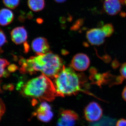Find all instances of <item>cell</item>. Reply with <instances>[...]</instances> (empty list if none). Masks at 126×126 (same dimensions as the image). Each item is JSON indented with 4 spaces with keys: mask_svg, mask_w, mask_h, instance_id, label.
<instances>
[{
    "mask_svg": "<svg viewBox=\"0 0 126 126\" xmlns=\"http://www.w3.org/2000/svg\"><path fill=\"white\" fill-rule=\"evenodd\" d=\"M107 37L102 28H93L88 31L86 33V38L88 41L92 45H102Z\"/></svg>",
    "mask_w": 126,
    "mask_h": 126,
    "instance_id": "cell-5",
    "label": "cell"
},
{
    "mask_svg": "<svg viewBox=\"0 0 126 126\" xmlns=\"http://www.w3.org/2000/svg\"><path fill=\"white\" fill-rule=\"evenodd\" d=\"M102 28L105 32L107 37H110L114 32V28L112 24H106L103 26Z\"/></svg>",
    "mask_w": 126,
    "mask_h": 126,
    "instance_id": "cell-16",
    "label": "cell"
},
{
    "mask_svg": "<svg viewBox=\"0 0 126 126\" xmlns=\"http://www.w3.org/2000/svg\"><path fill=\"white\" fill-rule=\"evenodd\" d=\"M11 36L12 41L17 45L25 43L28 37L27 31L23 26L14 29L11 32Z\"/></svg>",
    "mask_w": 126,
    "mask_h": 126,
    "instance_id": "cell-10",
    "label": "cell"
},
{
    "mask_svg": "<svg viewBox=\"0 0 126 126\" xmlns=\"http://www.w3.org/2000/svg\"><path fill=\"white\" fill-rule=\"evenodd\" d=\"M116 121L107 116H104L100 121L90 124L89 126H115Z\"/></svg>",
    "mask_w": 126,
    "mask_h": 126,
    "instance_id": "cell-14",
    "label": "cell"
},
{
    "mask_svg": "<svg viewBox=\"0 0 126 126\" xmlns=\"http://www.w3.org/2000/svg\"><path fill=\"white\" fill-rule=\"evenodd\" d=\"M10 63L5 59H0V78L3 77L5 68L9 65Z\"/></svg>",
    "mask_w": 126,
    "mask_h": 126,
    "instance_id": "cell-17",
    "label": "cell"
},
{
    "mask_svg": "<svg viewBox=\"0 0 126 126\" xmlns=\"http://www.w3.org/2000/svg\"><path fill=\"white\" fill-rule=\"evenodd\" d=\"M5 34L2 30L0 29V48L7 43Z\"/></svg>",
    "mask_w": 126,
    "mask_h": 126,
    "instance_id": "cell-18",
    "label": "cell"
},
{
    "mask_svg": "<svg viewBox=\"0 0 126 126\" xmlns=\"http://www.w3.org/2000/svg\"><path fill=\"white\" fill-rule=\"evenodd\" d=\"M14 13L9 9H3L0 10V25L6 26L10 24L14 20Z\"/></svg>",
    "mask_w": 126,
    "mask_h": 126,
    "instance_id": "cell-12",
    "label": "cell"
},
{
    "mask_svg": "<svg viewBox=\"0 0 126 126\" xmlns=\"http://www.w3.org/2000/svg\"><path fill=\"white\" fill-rule=\"evenodd\" d=\"M6 108L5 104L2 99L0 98V121L5 112Z\"/></svg>",
    "mask_w": 126,
    "mask_h": 126,
    "instance_id": "cell-19",
    "label": "cell"
},
{
    "mask_svg": "<svg viewBox=\"0 0 126 126\" xmlns=\"http://www.w3.org/2000/svg\"><path fill=\"white\" fill-rule=\"evenodd\" d=\"M119 63L116 59H115L113 61L112 64V67L114 68H116L118 67H119Z\"/></svg>",
    "mask_w": 126,
    "mask_h": 126,
    "instance_id": "cell-24",
    "label": "cell"
},
{
    "mask_svg": "<svg viewBox=\"0 0 126 126\" xmlns=\"http://www.w3.org/2000/svg\"><path fill=\"white\" fill-rule=\"evenodd\" d=\"M17 66L15 64H12L9 65L8 68V71L10 72H14L18 69Z\"/></svg>",
    "mask_w": 126,
    "mask_h": 126,
    "instance_id": "cell-23",
    "label": "cell"
},
{
    "mask_svg": "<svg viewBox=\"0 0 126 126\" xmlns=\"http://www.w3.org/2000/svg\"><path fill=\"white\" fill-rule=\"evenodd\" d=\"M122 4L121 0H105L104 9L108 15H116L121 11Z\"/></svg>",
    "mask_w": 126,
    "mask_h": 126,
    "instance_id": "cell-11",
    "label": "cell"
},
{
    "mask_svg": "<svg viewBox=\"0 0 126 126\" xmlns=\"http://www.w3.org/2000/svg\"><path fill=\"white\" fill-rule=\"evenodd\" d=\"M122 96L124 101L126 102V86L124 88L122 93Z\"/></svg>",
    "mask_w": 126,
    "mask_h": 126,
    "instance_id": "cell-25",
    "label": "cell"
},
{
    "mask_svg": "<svg viewBox=\"0 0 126 126\" xmlns=\"http://www.w3.org/2000/svg\"><path fill=\"white\" fill-rule=\"evenodd\" d=\"M19 63L21 66L20 69L21 73L32 74L40 72L52 78L57 76L63 65L61 58L51 52L37 54L27 60L21 59Z\"/></svg>",
    "mask_w": 126,
    "mask_h": 126,
    "instance_id": "cell-1",
    "label": "cell"
},
{
    "mask_svg": "<svg viewBox=\"0 0 126 126\" xmlns=\"http://www.w3.org/2000/svg\"><path fill=\"white\" fill-rule=\"evenodd\" d=\"M116 126H126V119H119L117 123Z\"/></svg>",
    "mask_w": 126,
    "mask_h": 126,
    "instance_id": "cell-22",
    "label": "cell"
},
{
    "mask_svg": "<svg viewBox=\"0 0 126 126\" xmlns=\"http://www.w3.org/2000/svg\"><path fill=\"white\" fill-rule=\"evenodd\" d=\"M84 115L85 118L88 121H96L102 116V109L97 103L91 102L84 109Z\"/></svg>",
    "mask_w": 126,
    "mask_h": 126,
    "instance_id": "cell-4",
    "label": "cell"
},
{
    "mask_svg": "<svg viewBox=\"0 0 126 126\" xmlns=\"http://www.w3.org/2000/svg\"><path fill=\"white\" fill-rule=\"evenodd\" d=\"M31 46L32 49L37 54L46 53L49 52L50 48L48 41L44 37H38L34 39Z\"/></svg>",
    "mask_w": 126,
    "mask_h": 126,
    "instance_id": "cell-9",
    "label": "cell"
},
{
    "mask_svg": "<svg viewBox=\"0 0 126 126\" xmlns=\"http://www.w3.org/2000/svg\"><path fill=\"white\" fill-rule=\"evenodd\" d=\"M21 93L25 96L40 101H52L59 96L54 84L44 74L28 81L23 86Z\"/></svg>",
    "mask_w": 126,
    "mask_h": 126,
    "instance_id": "cell-3",
    "label": "cell"
},
{
    "mask_svg": "<svg viewBox=\"0 0 126 126\" xmlns=\"http://www.w3.org/2000/svg\"><path fill=\"white\" fill-rule=\"evenodd\" d=\"M120 72L122 76L126 79V63H124L121 66Z\"/></svg>",
    "mask_w": 126,
    "mask_h": 126,
    "instance_id": "cell-20",
    "label": "cell"
},
{
    "mask_svg": "<svg viewBox=\"0 0 126 126\" xmlns=\"http://www.w3.org/2000/svg\"><path fill=\"white\" fill-rule=\"evenodd\" d=\"M90 64V59L87 55L79 53L74 56L71 61L70 66L74 70L83 72L87 69Z\"/></svg>",
    "mask_w": 126,
    "mask_h": 126,
    "instance_id": "cell-7",
    "label": "cell"
},
{
    "mask_svg": "<svg viewBox=\"0 0 126 126\" xmlns=\"http://www.w3.org/2000/svg\"><path fill=\"white\" fill-rule=\"evenodd\" d=\"M3 50L1 48H0V55L2 54V53H3Z\"/></svg>",
    "mask_w": 126,
    "mask_h": 126,
    "instance_id": "cell-28",
    "label": "cell"
},
{
    "mask_svg": "<svg viewBox=\"0 0 126 126\" xmlns=\"http://www.w3.org/2000/svg\"><path fill=\"white\" fill-rule=\"evenodd\" d=\"M82 20H79L77 21L76 23L74 24V25L71 27V29L73 30H76L78 29L82 25V23H83Z\"/></svg>",
    "mask_w": 126,
    "mask_h": 126,
    "instance_id": "cell-21",
    "label": "cell"
},
{
    "mask_svg": "<svg viewBox=\"0 0 126 126\" xmlns=\"http://www.w3.org/2000/svg\"><path fill=\"white\" fill-rule=\"evenodd\" d=\"M28 5L33 11H41L45 7V0H28Z\"/></svg>",
    "mask_w": 126,
    "mask_h": 126,
    "instance_id": "cell-13",
    "label": "cell"
},
{
    "mask_svg": "<svg viewBox=\"0 0 126 126\" xmlns=\"http://www.w3.org/2000/svg\"><path fill=\"white\" fill-rule=\"evenodd\" d=\"M33 115L36 116L39 121L46 123L49 122L53 116L51 107L45 102L41 104Z\"/></svg>",
    "mask_w": 126,
    "mask_h": 126,
    "instance_id": "cell-8",
    "label": "cell"
},
{
    "mask_svg": "<svg viewBox=\"0 0 126 126\" xmlns=\"http://www.w3.org/2000/svg\"><path fill=\"white\" fill-rule=\"evenodd\" d=\"M78 118V114L73 110H62L60 114L57 126H74L75 122Z\"/></svg>",
    "mask_w": 126,
    "mask_h": 126,
    "instance_id": "cell-6",
    "label": "cell"
},
{
    "mask_svg": "<svg viewBox=\"0 0 126 126\" xmlns=\"http://www.w3.org/2000/svg\"><path fill=\"white\" fill-rule=\"evenodd\" d=\"M20 0H3L4 4L9 9H14L19 5Z\"/></svg>",
    "mask_w": 126,
    "mask_h": 126,
    "instance_id": "cell-15",
    "label": "cell"
},
{
    "mask_svg": "<svg viewBox=\"0 0 126 126\" xmlns=\"http://www.w3.org/2000/svg\"><path fill=\"white\" fill-rule=\"evenodd\" d=\"M2 90H1V89H0V93H2Z\"/></svg>",
    "mask_w": 126,
    "mask_h": 126,
    "instance_id": "cell-29",
    "label": "cell"
},
{
    "mask_svg": "<svg viewBox=\"0 0 126 126\" xmlns=\"http://www.w3.org/2000/svg\"><path fill=\"white\" fill-rule=\"evenodd\" d=\"M54 78L56 92L59 96L61 97L75 95L82 91V86L86 81L84 75L78 74L72 68L64 65Z\"/></svg>",
    "mask_w": 126,
    "mask_h": 126,
    "instance_id": "cell-2",
    "label": "cell"
},
{
    "mask_svg": "<svg viewBox=\"0 0 126 126\" xmlns=\"http://www.w3.org/2000/svg\"><path fill=\"white\" fill-rule=\"evenodd\" d=\"M54 0L58 3H61L65 2L67 0Z\"/></svg>",
    "mask_w": 126,
    "mask_h": 126,
    "instance_id": "cell-27",
    "label": "cell"
},
{
    "mask_svg": "<svg viewBox=\"0 0 126 126\" xmlns=\"http://www.w3.org/2000/svg\"><path fill=\"white\" fill-rule=\"evenodd\" d=\"M3 88H4V89H6H6L12 90L14 88V87L11 84H9L8 85H4V87H3Z\"/></svg>",
    "mask_w": 126,
    "mask_h": 126,
    "instance_id": "cell-26",
    "label": "cell"
}]
</instances>
